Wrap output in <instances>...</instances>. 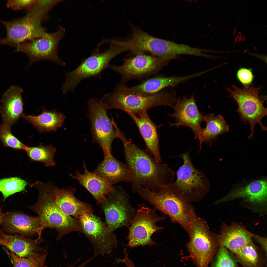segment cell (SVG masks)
Listing matches in <instances>:
<instances>
[{
  "label": "cell",
  "instance_id": "6",
  "mask_svg": "<svg viewBox=\"0 0 267 267\" xmlns=\"http://www.w3.org/2000/svg\"><path fill=\"white\" fill-rule=\"evenodd\" d=\"M109 47L102 53H93L82 61L80 65L71 72L65 73L66 80L61 88L64 94L73 91L84 79L97 77L109 66L110 61L118 55L125 51L119 40H113Z\"/></svg>",
  "mask_w": 267,
  "mask_h": 267
},
{
  "label": "cell",
  "instance_id": "37",
  "mask_svg": "<svg viewBox=\"0 0 267 267\" xmlns=\"http://www.w3.org/2000/svg\"><path fill=\"white\" fill-rule=\"evenodd\" d=\"M252 238L258 243L261 246L263 251L266 255L267 254V238L254 235Z\"/></svg>",
  "mask_w": 267,
  "mask_h": 267
},
{
  "label": "cell",
  "instance_id": "20",
  "mask_svg": "<svg viewBox=\"0 0 267 267\" xmlns=\"http://www.w3.org/2000/svg\"><path fill=\"white\" fill-rule=\"evenodd\" d=\"M83 168V174L77 170L74 175L70 174V176L77 180L80 184L86 189L95 199L97 203L99 204L106 199L107 196L114 191V187L104 178L93 172L89 171L85 162Z\"/></svg>",
  "mask_w": 267,
  "mask_h": 267
},
{
  "label": "cell",
  "instance_id": "33",
  "mask_svg": "<svg viewBox=\"0 0 267 267\" xmlns=\"http://www.w3.org/2000/svg\"><path fill=\"white\" fill-rule=\"evenodd\" d=\"M10 127L3 123L0 125V140L5 147L25 150L27 146L13 135Z\"/></svg>",
  "mask_w": 267,
  "mask_h": 267
},
{
  "label": "cell",
  "instance_id": "28",
  "mask_svg": "<svg viewBox=\"0 0 267 267\" xmlns=\"http://www.w3.org/2000/svg\"><path fill=\"white\" fill-rule=\"evenodd\" d=\"M204 121L206 126L202 128L201 131L199 141L200 150L203 142L209 143L215 140L218 136L229 131V126L221 114L215 116L213 113H208L204 115Z\"/></svg>",
  "mask_w": 267,
  "mask_h": 267
},
{
  "label": "cell",
  "instance_id": "35",
  "mask_svg": "<svg viewBox=\"0 0 267 267\" xmlns=\"http://www.w3.org/2000/svg\"><path fill=\"white\" fill-rule=\"evenodd\" d=\"M236 76L237 79L244 87L250 85L254 77L251 69L243 67L238 70Z\"/></svg>",
  "mask_w": 267,
  "mask_h": 267
},
{
  "label": "cell",
  "instance_id": "25",
  "mask_svg": "<svg viewBox=\"0 0 267 267\" xmlns=\"http://www.w3.org/2000/svg\"><path fill=\"white\" fill-rule=\"evenodd\" d=\"M267 191L266 180H254L245 185L235 188L226 196L216 201V203L243 198L250 203L263 204L267 201Z\"/></svg>",
  "mask_w": 267,
  "mask_h": 267
},
{
  "label": "cell",
  "instance_id": "29",
  "mask_svg": "<svg viewBox=\"0 0 267 267\" xmlns=\"http://www.w3.org/2000/svg\"><path fill=\"white\" fill-rule=\"evenodd\" d=\"M25 151L32 161L42 162L47 166H55L54 156L56 150L51 145L43 146L40 144L36 147L27 146Z\"/></svg>",
  "mask_w": 267,
  "mask_h": 267
},
{
  "label": "cell",
  "instance_id": "12",
  "mask_svg": "<svg viewBox=\"0 0 267 267\" xmlns=\"http://www.w3.org/2000/svg\"><path fill=\"white\" fill-rule=\"evenodd\" d=\"M137 212L128 227L129 240L127 245L132 248L136 246H152L156 243L151 238L154 233L161 231L163 227L157 226V222L166 219L164 216L156 214V209H152L144 204L139 205Z\"/></svg>",
  "mask_w": 267,
  "mask_h": 267
},
{
  "label": "cell",
  "instance_id": "11",
  "mask_svg": "<svg viewBox=\"0 0 267 267\" xmlns=\"http://www.w3.org/2000/svg\"><path fill=\"white\" fill-rule=\"evenodd\" d=\"M187 246L193 260L199 267H208L219 245L206 221L198 216L193 221Z\"/></svg>",
  "mask_w": 267,
  "mask_h": 267
},
{
  "label": "cell",
  "instance_id": "18",
  "mask_svg": "<svg viewBox=\"0 0 267 267\" xmlns=\"http://www.w3.org/2000/svg\"><path fill=\"white\" fill-rule=\"evenodd\" d=\"M54 202L62 212L77 218L85 213L93 212L91 206L82 201L75 196V190L71 187L59 189L51 183Z\"/></svg>",
  "mask_w": 267,
  "mask_h": 267
},
{
  "label": "cell",
  "instance_id": "8",
  "mask_svg": "<svg viewBox=\"0 0 267 267\" xmlns=\"http://www.w3.org/2000/svg\"><path fill=\"white\" fill-rule=\"evenodd\" d=\"M88 115L91 126L93 140L97 143L104 152V156L111 154L113 140L118 138L122 140L125 136L120 131L113 118L107 114V110L100 100L92 98L88 103Z\"/></svg>",
  "mask_w": 267,
  "mask_h": 267
},
{
  "label": "cell",
  "instance_id": "17",
  "mask_svg": "<svg viewBox=\"0 0 267 267\" xmlns=\"http://www.w3.org/2000/svg\"><path fill=\"white\" fill-rule=\"evenodd\" d=\"M41 242L17 234H8L0 229V245L20 257H37L47 253V247L40 246Z\"/></svg>",
  "mask_w": 267,
  "mask_h": 267
},
{
  "label": "cell",
  "instance_id": "38",
  "mask_svg": "<svg viewBox=\"0 0 267 267\" xmlns=\"http://www.w3.org/2000/svg\"><path fill=\"white\" fill-rule=\"evenodd\" d=\"M4 215V214L2 213L1 210L0 208V227L3 221Z\"/></svg>",
  "mask_w": 267,
  "mask_h": 267
},
{
  "label": "cell",
  "instance_id": "31",
  "mask_svg": "<svg viewBox=\"0 0 267 267\" xmlns=\"http://www.w3.org/2000/svg\"><path fill=\"white\" fill-rule=\"evenodd\" d=\"M27 183L18 177H12L0 179V192L2 193L4 200L16 193L25 190Z\"/></svg>",
  "mask_w": 267,
  "mask_h": 267
},
{
  "label": "cell",
  "instance_id": "1",
  "mask_svg": "<svg viewBox=\"0 0 267 267\" xmlns=\"http://www.w3.org/2000/svg\"><path fill=\"white\" fill-rule=\"evenodd\" d=\"M122 141L127 164L133 174V192L141 187L157 192L173 183L175 173L167 164L157 162L126 138Z\"/></svg>",
  "mask_w": 267,
  "mask_h": 267
},
{
  "label": "cell",
  "instance_id": "13",
  "mask_svg": "<svg viewBox=\"0 0 267 267\" xmlns=\"http://www.w3.org/2000/svg\"><path fill=\"white\" fill-rule=\"evenodd\" d=\"M114 188V191L100 204L105 214L106 225L112 231L119 227L129 226L137 212V209L130 205L129 195L120 186Z\"/></svg>",
  "mask_w": 267,
  "mask_h": 267
},
{
  "label": "cell",
  "instance_id": "3",
  "mask_svg": "<svg viewBox=\"0 0 267 267\" xmlns=\"http://www.w3.org/2000/svg\"><path fill=\"white\" fill-rule=\"evenodd\" d=\"M51 183L37 181L30 185L31 187L36 188L39 193L37 202L28 207L38 214L40 220V226L36 239L39 241H41L43 230L46 228L56 230L58 233L57 241L72 232H82L79 221L64 214L55 203Z\"/></svg>",
  "mask_w": 267,
  "mask_h": 267
},
{
  "label": "cell",
  "instance_id": "16",
  "mask_svg": "<svg viewBox=\"0 0 267 267\" xmlns=\"http://www.w3.org/2000/svg\"><path fill=\"white\" fill-rule=\"evenodd\" d=\"M173 108L174 113L169 115L175 119L176 122L170 123V126L177 128L181 126L187 127L194 133V139H198L199 141L202 129L201 125L204 121V115L199 110L194 94L189 98L186 95L184 96L182 98L179 97L176 99Z\"/></svg>",
  "mask_w": 267,
  "mask_h": 267
},
{
  "label": "cell",
  "instance_id": "30",
  "mask_svg": "<svg viewBox=\"0 0 267 267\" xmlns=\"http://www.w3.org/2000/svg\"><path fill=\"white\" fill-rule=\"evenodd\" d=\"M235 255L237 261L244 267H261L263 261L261 253L252 241Z\"/></svg>",
  "mask_w": 267,
  "mask_h": 267
},
{
  "label": "cell",
  "instance_id": "36",
  "mask_svg": "<svg viewBox=\"0 0 267 267\" xmlns=\"http://www.w3.org/2000/svg\"><path fill=\"white\" fill-rule=\"evenodd\" d=\"M38 0H14L8 1L6 6L14 10L25 9L28 11L36 4Z\"/></svg>",
  "mask_w": 267,
  "mask_h": 267
},
{
  "label": "cell",
  "instance_id": "32",
  "mask_svg": "<svg viewBox=\"0 0 267 267\" xmlns=\"http://www.w3.org/2000/svg\"><path fill=\"white\" fill-rule=\"evenodd\" d=\"M14 267H44L47 253L41 255L29 258L17 256L8 249L6 250Z\"/></svg>",
  "mask_w": 267,
  "mask_h": 267
},
{
  "label": "cell",
  "instance_id": "27",
  "mask_svg": "<svg viewBox=\"0 0 267 267\" xmlns=\"http://www.w3.org/2000/svg\"><path fill=\"white\" fill-rule=\"evenodd\" d=\"M22 117L33 125L40 132L56 131L63 123L65 116L54 111L44 109L37 116L27 115L23 113Z\"/></svg>",
  "mask_w": 267,
  "mask_h": 267
},
{
  "label": "cell",
  "instance_id": "24",
  "mask_svg": "<svg viewBox=\"0 0 267 267\" xmlns=\"http://www.w3.org/2000/svg\"><path fill=\"white\" fill-rule=\"evenodd\" d=\"M112 184L120 182H131L133 175L129 167L118 160L112 154L104 156L102 161L93 172Z\"/></svg>",
  "mask_w": 267,
  "mask_h": 267
},
{
  "label": "cell",
  "instance_id": "39",
  "mask_svg": "<svg viewBox=\"0 0 267 267\" xmlns=\"http://www.w3.org/2000/svg\"><path fill=\"white\" fill-rule=\"evenodd\" d=\"M71 267L70 266H67V267Z\"/></svg>",
  "mask_w": 267,
  "mask_h": 267
},
{
  "label": "cell",
  "instance_id": "21",
  "mask_svg": "<svg viewBox=\"0 0 267 267\" xmlns=\"http://www.w3.org/2000/svg\"><path fill=\"white\" fill-rule=\"evenodd\" d=\"M127 113L135 122L145 143L148 151L157 162L161 163L159 137L156 127L149 116L147 111L136 114Z\"/></svg>",
  "mask_w": 267,
  "mask_h": 267
},
{
  "label": "cell",
  "instance_id": "14",
  "mask_svg": "<svg viewBox=\"0 0 267 267\" xmlns=\"http://www.w3.org/2000/svg\"><path fill=\"white\" fill-rule=\"evenodd\" d=\"M65 32V29L60 26L55 32H46L42 37L20 44L15 51L23 52L28 56L29 61L27 67L35 62L45 60L64 66L65 63L59 56L58 48Z\"/></svg>",
  "mask_w": 267,
  "mask_h": 267
},
{
  "label": "cell",
  "instance_id": "15",
  "mask_svg": "<svg viewBox=\"0 0 267 267\" xmlns=\"http://www.w3.org/2000/svg\"><path fill=\"white\" fill-rule=\"evenodd\" d=\"M85 234L92 244L94 254L102 256L111 253L117 247L116 237L105 223L93 214L85 213L78 218Z\"/></svg>",
  "mask_w": 267,
  "mask_h": 267
},
{
  "label": "cell",
  "instance_id": "10",
  "mask_svg": "<svg viewBox=\"0 0 267 267\" xmlns=\"http://www.w3.org/2000/svg\"><path fill=\"white\" fill-rule=\"evenodd\" d=\"M122 65H109L108 67L120 74V83L125 84L130 80L142 81L158 73L170 62L164 58L139 52L126 58Z\"/></svg>",
  "mask_w": 267,
  "mask_h": 267
},
{
  "label": "cell",
  "instance_id": "2",
  "mask_svg": "<svg viewBox=\"0 0 267 267\" xmlns=\"http://www.w3.org/2000/svg\"><path fill=\"white\" fill-rule=\"evenodd\" d=\"M176 91L171 88L153 94H145L120 82L112 91L105 94L100 100L107 110L117 109L136 114L160 106L173 108L176 102Z\"/></svg>",
  "mask_w": 267,
  "mask_h": 267
},
{
  "label": "cell",
  "instance_id": "4",
  "mask_svg": "<svg viewBox=\"0 0 267 267\" xmlns=\"http://www.w3.org/2000/svg\"><path fill=\"white\" fill-rule=\"evenodd\" d=\"M171 186L157 192L141 187L137 193L156 210L168 216L172 222L180 225L189 235L192 223L197 216L191 202L176 192Z\"/></svg>",
  "mask_w": 267,
  "mask_h": 267
},
{
  "label": "cell",
  "instance_id": "19",
  "mask_svg": "<svg viewBox=\"0 0 267 267\" xmlns=\"http://www.w3.org/2000/svg\"><path fill=\"white\" fill-rule=\"evenodd\" d=\"M1 225L6 232L32 237L37 234L40 221L38 216H32L19 212H8L4 214Z\"/></svg>",
  "mask_w": 267,
  "mask_h": 267
},
{
  "label": "cell",
  "instance_id": "22",
  "mask_svg": "<svg viewBox=\"0 0 267 267\" xmlns=\"http://www.w3.org/2000/svg\"><path fill=\"white\" fill-rule=\"evenodd\" d=\"M22 88L10 86L3 93L1 100L0 111L3 123L11 127L22 117L23 113Z\"/></svg>",
  "mask_w": 267,
  "mask_h": 267
},
{
  "label": "cell",
  "instance_id": "5",
  "mask_svg": "<svg viewBox=\"0 0 267 267\" xmlns=\"http://www.w3.org/2000/svg\"><path fill=\"white\" fill-rule=\"evenodd\" d=\"M51 9L47 2L39 0L24 16L9 22L0 20L7 32L5 38H0V44L16 48L24 42L44 36L46 32L42 22Z\"/></svg>",
  "mask_w": 267,
  "mask_h": 267
},
{
  "label": "cell",
  "instance_id": "26",
  "mask_svg": "<svg viewBox=\"0 0 267 267\" xmlns=\"http://www.w3.org/2000/svg\"><path fill=\"white\" fill-rule=\"evenodd\" d=\"M200 75L198 72L181 76L165 77L157 75L131 88L138 92L148 94H153L167 88L172 87L185 82L190 79L199 76Z\"/></svg>",
  "mask_w": 267,
  "mask_h": 267
},
{
  "label": "cell",
  "instance_id": "23",
  "mask_svg": "<svg viewBox=\"0 0 267 267\" xmlns=\"http://www.w3.org/2000/svg\"><path fill=\"white\" fill-rule=\"evenodd\" d=\"M254 235L243 226L233 223L230 225L223 226L221 233L215 236L219 245L224 246L235 254L252 241Z\"/></svg>",
  "mask_w": 267,
  "mask_h": 267
},
{
  "label": "cell",
  "instance_id": "7",
  "mask_svg": "<svg viewBox=\"0 0 267 267\" xmlns=\"http://www.w3.org/2000/svg\"><path fill=\"white\" fill-rule=\"evenodd\" d=\"M261 88L250 85L241 88L233 85L231 89H227L230 97L237 104V111L241 120L245 124L247 122L250 124L251 133L248 139L253 138L257 124L262 131L267 130L262 122V119L267 115V109L264 105L266 98L260 96Z\"/></svg>",
  "mask_w": 267,
  "mask_h": 267
},
{
  "label": "cell",
  "instance_id": "9",
  "mask_svg": "<svg viewBox=\"0 0 267 267\" xmlns=\"http://www.w3.org/2000/svg\"><path fill=\"white\" fill-rule=\"evenodd\" d=\"M180 156L183 160V163L177 171V179L171 187L190 202L199 201L209 190L208 179L203 172L193 165L188 152L184 153Z\"/></svg>",
  "mask_w": 267,
  "mask_h": 267
},
{
  "label": "cell",
  "instance_id": "34",
  "mask_svg": "<svg viewBox=\"0 0 267 267\" xmlns=\"http://www.w3.org/2000/svg\"><path fill=\"white\" fill-rule=\"evenodd\" d=\"M214 267H237L235 260L224 246L219 245Z\"/></svg>",
  "mask_w": 267,
  "mask_h": 267
}]
</instances>
